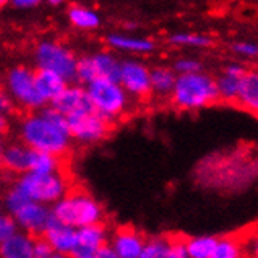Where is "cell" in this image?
Wrapping results in <instances>:
<instances>
[{"label": "cell", "instance_id": "6da1fadb", "mask_svg": "<svg viewBox=\"0 0 258 258\" xmlns=\"http://www.w3.org/2000/svg\"><path fill=\"white\" fill-rule=\"evenodd\" d=\"M19 135L22 143L28 147L56 157H63L72 144L68 127L52 122L39 110L22 119Z\"/></svg>", "mask_w": 258, "mask_h": 258}, {"label": "cell", "instance_id": "7a4b0ae2", "mask_svg": "<svg viewBox=\"0 0 258 258\" xmlns=\"http://www.w3.org/2000/svg\"><path fill=\"white\" fill-rule=\"evenodd\" d=\"M169 97L174 107L181 111H197L211 107L219 100L216 79L204 71L177 74Z\"/></svg>", "mask_w": 258, "mask_h": 258}, {"label": "cell", "instance_id": "3957f363", "mask_svg": "<svg viewBox=\"0 0 258 258\" xmlns=\"http://www.w3.org/2000/svg\"><path fill=\"white\" fill-rule=\"evenodd\" d=\"M52 215L64 224L80 229V227L102 222L103 208L89 192L71 191L52 205Z\"/></svg>", "mask_w": 258, "mask_h": 258}, {"label": "cell", "instance_id": "277c9868", "mask_svg": "<svg viewBox=\"0 0 258 258\" xmlns=\"http://www.w3.org/2000/svg\"><path fill=\"white\" fill-rule=\"evenodd\" d=\"M85 89L91 105H93V110L110 120L111 124L125 114L130 105V96L119 82L97 79L86 83Z\"/></svg>", "mask_w": 258, "mask_h": 258}, {"label": "cell", "instance_id": "5b68a950", "mask_svg": "<svg viewBox=\"0 0 258 258\" xmlns=\"http://www.w3.org/2000/svg\"><path fill=\"white\" fill-rule=\"evenodd\" d=\"M14 185L30 201L44 205H53L68 192V180L59 171L52 174H38L28 171L21 174Z\"/></svg>", "mask_w": 258, "mask_h": 258}, {"label": "cell", "instance_id": "8992f818", "mask_svg": "<svg viewBox=\"0 0 258 258\" xmlns=\"http://www.w3.org/2000/svg\"><path fill=\"white\" fill-rule=\"evenodd\" d=\"M33 59L36 69L53 71L68 82L75 80V69H77L79 58L61 42L50 39L41 41L35 49Z\"/></svg>", "mask_w": 258, "mask_h": 258}, {"label": "cell", "instance_id": "52a82bcc", "mask_svg": "<svg viewBox=\"0 0 258 258\" xmlns=\"http://www.w3.org/2000/svg\"><path fill=\"white\" fill-rule=\"evenodd\" d=\"M5 86L13 102L25 110L36 111L45 105L36 91L35 71L27 66H16L10 69L5 80Z\"/></svg>", "mask_w": 258, "mask_h": 258}, {"label": "cell", "instance_id": "ba28073f", "mask_svg": "<svg viewBox=\"0 0 258 258\" xmlns=\"http://www.w3.org/2000/svg\"><path fill=\"white\" fill-rule=\"evenodd\" d=\"M111 125L110 120L97 114L94 110L68 117V132L72 141H79L82 144H94L105 140Z\"/></svg>", "mask_w": 258, "mask_h": 258}, {"label": "cell", "instance_id": "9c48e42d", "mask_svg": "<svg viewBox=\"0 0 258 258\" xmlns=\"http://www.w3.org/2000/svg\"><path fill=\"white\" fill-rule=\"evenodd\" d=\"M119 68H120V61L111 52H97L94 55H86L77 59L75 79L83 85L97 79L117 82Z\"/></svg>", "mask_w": 258, "mask_h": 258}, {"label": "cell", "instance_id": "30bf717a", "mask_svg": "<svg viewBox=\"0 0 258 258\" xmlns=\"http://www.w3.org/2000/svg\"><path fill=\"white\" fill-rule=\"evenodd\" d=\"M127 94L135 99H146L152 94L150 91V69L138 59H125L120 61L119 79Z\"/></svg>", "mask_w": 258, "mask_h": 258}, {"label": "cell", "instance_id": "8fae6325", "mask_svg": "<svg viewBox=\"0 0 258 258\" xmlns=\"http://www.w3.org/2000/svg\"><path fill=\"white\" fill-rule=\"evenodd\" d=\"M52 215L49 205H44L35 201H27L16 213L11 215L18 225V230H22L32 236L42 235L47 221Z\"/></svg>", "mask_w": 258, "mask_h": 258}, {"label": "cell", "instance_id": "7c38bea8", "mask_svg": "<svg viewBox=\"0 0 258 258\" xmlns=\"http://www.w3.org/2000/svg\"><path fill=\"white\" fill-rule=\"evenodd\" d=\"M108 242V230L102 222L89 224L77 229V241L71 256L74 258H96L97 250Z\"/></svg>", "mask_w": 258, "mask_h": 258}, {"label": "cell", "instance_id": "4fadbf2b", "mask_svg": "<svg viewBox=\"0 0 258 258\" xmlns=\"http://www.w3.org/2000/svg\"><path fill=\"white\" fill-rule=\"evenodd\" d=\"M42 236L50 242L56 256H71L75 241H77V229H74V227L50 215Z\"/></svg>", "mask_w": 258, "mask_h": 258}, {"label": "cell", "instance_id": "5bb4252c", "mask_svg": "<svg viewBox=\"0 0 258 258\" xmlns=\"http://www.w3.org/2000/svg\"><path fill=\"white\" fill-rule=\"evenodd\" d=\"M50 105L55 107L59 113H63L66 117L93 111V105L89 102L86 89L82 88L80 85H68L61 93L50 102Z\"/></svg>", "mask_w": 258, "mask_h": 258}, {"label": "cell", "instance_id": "9a60e30c", "mask_svg": "<svg viewBox=\"0 0 258 258\" xmlns=\"http://www.w3.org/2000/svg\"><path fill=\"white\" fill-rule=\"evenodd\" d=\"M35 149L28 147L24 143H16L5 146L2 161L0 166L7 169L10 174H24L32 169L33 158H35Z\"/></svg>", "mask_w": 258, "mask_h": 258}, {"label": "cell", "instance_id": "2e32d148", "mask_svg": "<svg viewBox=\"0 0 258 258\" xmlns=\"http://www.w3.org/2000/svg\"><path fill=\"white\" fill-rule=\"evenodd\" d=\"M144 236L133 229H120L116 232L111 247L116 258H141L144 247Z\"/></svg>", "mask_w": 258, "mask_h": 258}, {"label": "cell", "instance_id": "e0dca14e", "mask_svg": "<svg viewBox=\"0 0 258 258\" xmlns=\"http://www.w3.org/2000/svg\"><path fill=\"white\" fill-rule=\"evenodd\" d=\"M108 47L117 52L132 55H147L155 50V42L144 36H135L127 33H113L107 38Z\"/></svg>", "mask_w": 258, "mask_h": 258}, {"label": "cell", "instance_id": "ac0fdd59", "mask_svg": "<svg viewBox=\"0 0 258 258\" xmlns=\"http://www.w3.org/2000/svg\"><path fill=\"white\" fill-rule=\"evenodd\" d=\"M35 85H36V91H38L39 97L44 100L45 105H47L69 85V82L53 71L36 69L35 71Z\"/></svg>", "mask_w": 258, "mask_h": 258}, {"label": "cell", "instance_id": "d6986e66", "mask_svg": "<svg viewBox=\"0 0 258 258\" xmlns=\"http://www.w3.org/2000/svg\"><path fill=\"white\" fill-rule=\"evenodd\" d=\"M235 103L247 113L256 114L258 111V74L247 69L239 80Z\"/></svg>", "mask_w": 258, "mask_h": 258}, {"label": "cell", "instance_id": "ffe728a7", "mask_svg": "<svg viewBox=\"0 0 258 258\" xmlns=\"http://www.w3.org/2000/svg\"><path fill=\"white\" fill-rule=\"evenodd\" d=\"M33 236L22 230H16L0 242L2 258H33Z\"/></svg>", "mask_w": 258, "mask_h": 258}, {"label": "cell", "instance_id": "44dd1931", "mask_svg": "<svg viewBox=\"0 0 258 258\" xmlns=\"http://www.w3.org/2000/svg\"><path fill=\"white\" fill-rule=\"evenodd\" d=\"M68 19L71 25L77 30H83V32H91L100 27V16L99 13L89 7L83 5H72L68 10Z\"/></svg>", "mask_w": 258, "mask_h": 258}, {"label": "cell", "instance_id": "7402d4cb", "mask_svg": "<svg viewBox=\"0 0 258 258\" xmlns=\"http://www.w3.org/2000/svg\"><path fill=\"white\" fill-rule=\"evenodd\" d=\"M177 79L174 69L166 66H157L150 69V91L158 97H168L172 93V88Z\"/></svg>", "mask_w": 258, "mask_h": 258}, {"label": "cell", "instance_id": "603a6c76", "mask_svg": "<svg viewBox=\"0 0 258 258\" xmlns=\"http://www.w3.org/2000/svg\"><path fill=\"white\" fill-rule=\"evenodd\" d=\"M216 241V236H192L186 239V253L189 258H213Z\"/></svg>", "mask_w": 258, "mask_h": 258}, {"label": "cell", "instance_id": "cb8c5ba5", "mask_svg": "<svg viewBox=\"0 0 258 258\" xmlns=\"http://www.w3.org/2000/svg\"><path fill=\"white\" fill-rule=\"evenodd\" d=\"M239 80H241V77L222 72L216 79V89H218L219 100L229 102V103L235 102L236 94H238V88H239Z\"/></svg>", "mask_w": 258, "mask_h": 258}, {"label": "cell", "instance_id": "d4e9b609", "mask_svg": "<svg viewBox=\"0 0 258 258\" xmlns=\"http://www.w3.org/2000/svg\"><path fill=\"white\" fill-rule=\"evenodd\" d=\"M169 42L178 47H194V49H205L211 45V39L207 35L191 33V32H180L174 33L169 38Z\"/></svg>", "mask_w": 258, "mask_h": 258}, {"label": "cell", "instance_id": "484cf974", "mask_svg": "<svg viewBox=\"0 0 258 258\" xmlns=\"http://www.w3.org/2000/svg\"><path fill=\"white\" fill-rule=\"evenodd\" d=\"M242 242L235 236L218 238L213 258H238L242 256Z\"/></svg>", "mask_w": 258, "mask_h": 258}, {"label": "cell", "instance_id": "4316f807", "mask_svg": "<svg viewBox=\"0 0 258 258\" xmlns=\"http://www.w3.org/2000/svg\"><path fill=\"white\" fill-rule=\"evenodd\" d=\"M59 168H61V161H59V157L47 154V152H35V158H33V164H32V172H38V174H52V172H58Z\"/></svg>", "mask_w": 258, "mask_h": 258}, {"label": "cell", "instance_id": "83f0119b", "mask_svg": "<svg viewBox=\"0 0 258 258\" xmlns=\"http://www.w3.org/2000/svg\"><path fill=\"white\" fill-rule=\"evenodd\" d=\"M168 238H150L149 241H144L141 258H168Z\"/></svg>", "mask_w": 258, "mask_h": 258}, {"label": "cell", "instance_id": "f1b7e54d", "mask_svg": "<svg viewBox=\"0 0 258 258\" xmlns=\"http://www.w3.org/2000/svg\"><path fill=\"white\" fill-rule=\"evenodd\" d=\"M27 201H30L28 197H27L16 185H13L11 188L7 189V192H5V196H4V201H2L4 211L11 216V215L16 213V211H18Z\"/></svg>", "mask_w": 258, "mask_h": 258}, {"label": "cell", "instance_id": "f546056e", "mask_svg": "<svg viewBox=\"0 0 258 258\" xmlns=\"http://www.w3.org/2000/svg\"><path fill=\"white\" fill-rule=\"evenodd\" d=\"M232 50L235 55L244 58V59H255L258 55V47L255 42L250 41H238L232 45Z\"/></svg>", "mask_w": 258, "mask_h": 258}, {"label": "cell", "instance_id": "4dcf8cb0", "mask_svg": "<svg viewBox=\"0 0 258 258\" xmlns=\"http://www.w3.org/2000/svg\"><path fill=\"white\" fill-rule=\"evenodd\" d=\"M18 230V225L14 222V219L4 211V207L0 204V242L7 239L10 235H13Z\"/></svg>", "mask_w": 258, "mask_h": 258}, {"label": "cell", "instance_id": "1f68e13d", "mask_svg": "<svg viewBox=\"0 0 258 258\" xmlns=\"http://www.w3.org/2000/svg\"><path fill=\"white\" fill-rule=\"evenodd\" d=\"M56 253L53 252L50 242L42 235L33 239V258H53Z\"/></svg>", "mask_w": 258, "mask_h": 258}, {"label": "cell", "instance_id": "d6a6232c", "mask_svg": "<svg viewBox=\"0 0 258 258\" xmlns=\"http://www.w3.org/2000/svg\"><path fill=\"white\" fill-rule=\"evenodd\" d=\"M174 72L175 74H189V72H197L202 71V63L196 58H180L174 63Z\"/></svg>", "mask_w": 258, "mask_h": 258}, {"label": "cell", "instance_id": "836d02e7", "mask_svg": "<svg viewBox=\"0 0 258 258\" xmlns=\"http://www.w3.org/2000/svg\"><path fill=\"white\" fill-rule=\"evenodd\" d=\"M168 258H188V253H186V241L185 239H178V238L169 239Z\"/></svg>", "mask_w": 258, "mask_h": 258}, {"label": "cell", "instance_id": "e575fe53", "mask_svg": "<svg viewBox=\"0 0 258 258\" xmlns=\"http://www.w3.org/2000/svg\"><path fill=\"white\" fill-rule=\"evenodd\" d=\"M14 108V102L11 99V96L8 94L7 89L0 88V113L4 114H10Z\"/></svg>", "mask_w": 258, "mask_h": 258}, {"label": "cell", "instance_id": "d590c367", "mask_svg": "<svg viewBox=\"0 0 258 258\" xmlns=\"http://www.w3.org/2000/svg\"><path fill=\"white\" fill-rule=\"evenodd\" d=\"M246 71H247V68H246V66H242L241 63H232V64H229V66L225 68L224 72L232 74V75H236V77H242Z\"/></svg>", "mask_w": 258, "mask_h": 258}, {"label": "cell", "instance_id": "8d00e7d4", "mask_svg": "<svg viewBox=\"0 0 258 258\" xmlns=\"http://www.w3.org/2000/svg\"><path fill=\"white\" fill-rule=\"evenodd\" d=\"M10 2L16 8L25 10V8H33V7L39 5L42 0H10Z\"/></svg>", "mask_w": 258, "mask_h": 258}, {"label": "cell", "instance_id": "74e56055", "mask_svg": "<svg viewBox=\"0 0 258 258\" xmlns=\"http://www.w3.org/2000/svg\"><path fill=\"white\" fill-rule=\"evenodd\" d=\"M96 258H116V253H114L111 244H108V242H107V244H103V246L97 250Z\"/></svg>", "mask_w": 258, "mask_h": 258}, {"label": "cell", "instance_id": "f35d334b", "mask_svg": "<svg viewBox=\"0 0 258 258\" xmlns=\"http://www.w3.org/2000/svg\"><path fill=\"white\" fill-rule=\"evenodd\" d=\"M10 130V120H8V114L0 113V135H5Z\"/></svg>", "mask_w": 258, "mask_h": 258}, {"label": "cell", "instance_id": "ab89813d", "mask_svg": "<svg viewBox=\"0 0 258 258\" xmlns=\"http://www.w3.org/2000/svg\"><path fill=\"white\" fill-rule=\"evenodd\" d=\"M8 175H10V172H8L7 169H4L2 166H0V185L4 183L5 178H8Z\"/></svg>", "mask_w": 258, "mask_h": 258}, {"label": "cell", "instance_id": "60d3db41", "mask_svg": "<svg viewBox=\"0 0 258 258\" xmlns=\"http://www.w3.org/2000/svg\"><path fill=\"white\" fill-rule=\"evenodd\" d=\"M47 4L50 7H61L64 4V0H47Z\"/></svg>", "mask_w": 258, "mask_h": 258}, {"label": "cell", "instance_id": "b9f144b4", "mask_svg": "<svg viewBox=\"0 0 258 258\" xmlns=\"http://www.w3.org/2000/svg\"><path fill=\"white\" fill-rule=\"evenodd\" d=\"M5 141L2 138V135H0V161H2V155H4V150H5Z\"/></svg>", "mask_w": 258, "mask_h": 258}, {"label": "cell", "instance_id": "7bdbcfd3", "mask_svg": "<svg viewBox=\"0 0 258 258\" xmlns=\"http://www.w3.org/2000/svg\"><path fill=\"white\" fill-rule=\"evenodd\" d=\"M10 2V0H0V8H2V7H5L7 4Z\"/></svg>", "mask_w": 258, "mask_h": 258}]
</instances>
